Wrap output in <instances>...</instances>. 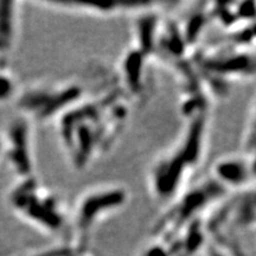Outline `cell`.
Returning a JSON list of instances; mask_svg holds the SVG:
<instances>
[{
    "label": "cell",
    "instance_id": "cell-1",
    "mask_svg": "<svg viewBox=\"0 0 256 256\" xmlns=\"http://www.w3.org/2000/svg\"><path fill=\"white\" fill-rule=\"evenodd\" d=\"M124 95L122 88L110 89L96 98H84L58 118L60 140L74 168H87L122 132L128 119Z\"/></svg>",
    "mask_w": 256,
    "mask_h": 256
},
{
    "label": "cell",
    "instance_id": "cell-2",
    "mask_svg": "<svg viewBox=\"0 0 256 256\" xmlns=\"http://www.w3.org/2000/svg\"><path fill=\"white\" fill-rule=\"evenodd\" d=\"M208 113L188 119L179 142L153 165L151 186L159 200H168L178 196L185 178L197 168L204 151Z\"/></svg>",
    "mask_w": 256,
    "mask_h": 256
},
{
    "label": "cell",
    "instance_id": "cell-3",
    "mask_svg": "<svg viewBox=\"0 0 256 256\" xmlns=\"http://www.w3.org/2000/svg\"><path fill=\"white\" fill-rule=\"evenodd\" d=\"M228 190L211 176L179 194L178 200L174 202L156 224L154 234L160 236L158 241H174L192 222L202 220V216L223 200Z\"/></svg>",
    "mask_w": 256,
    "mask_h": 256
},
{
    "label": "cell",
    "instance_id": "cell-4",
    "mask_svg": "<svg viewBox=\"0 0 256 256\" xmlns=\"http://www.w3.org/2000/svg\"><path fill=\"white\" fill-rule=\"evenodd\" d=\"M10 202L22 217L49 232H60L66 226V215L56 194L42 188L32 177L25 178L12 190Z\"/></svg>",
    "mask_w": 256,
    "mask_h": 256
},
{
    "label": "cell",
    "instance_id": "cell-5",
    "mask_svg": "<svg viewBox=\"0 0 256 256\" xmlns=\"http://www.w3.org/2000/svg\"><path fill=\"white\" fill-rule=\"evenodd\" d=\"M86 89L81 83L66 82L56 86H37L20 95L18 107L34 120L48 121L84 100Z\"/></svg>",
    "mask_w": 256,
    "mask_h": 256
},
{
    "label": "cell",
    "instance_id": "cell-6",
    "mask_svg": "<svg viewBox=\"0 0 256 256\" xmlns=\"http://www.w3.org/2000/svg\"><path fill=\"white\" fill-rule=\"evenodd\" d=\"M128 202V192L119 185H104L89 190L80 197L72 212L75 229L86 236L104 217L120 210Z\"/></svg>",
    "mask_w": 256,
    "mask_h": 256
},
{
    "label": "cell",
    "instance_id": "cell-7",
    "mask_svg": "<svg viewBox=\"0 0 256 256\" xmlns=\"http://www.w3.org/2000/svg\"><path fill=\"white\" fill-rule=\"evenodd\" d=\"M6 158L12 168L22 178L32 177L34 158L31 150V130L28 118H14L6 130Z\"/></svg>",
    "mask_w": 256,
    "mask_h": 256
},
{
    "label": "cell",
    "instance_id": "cell-8",
    "mask_svg": "<svg viewBox=\"0 0 256 256\" xmlns=\"http://www.w3.org/2000/svg\"><path fill=\"white\" fill-rule=\"evenodd\" d=\"M211 177L226 188H254L255 162L254 156H226L214 164Z\"/></svg>",
    "mask_w": 256,
    "mask_h": 256
},
{
    "label": "cell",
    "instance_id": "cell-9",
    "mask_svg": "<svg viewBox=\"0 0 256 256\" xmlns=\"http://www.w3.org/2000/svg\"><path fill=\"white\" fill-rule=\"evenodd\" d=\"M148 57L133 46L126 52L121 63L124 88L134 96H142L145 89L146 63Z\"/></svg>",
    "mask_w": 256,
    "mask_h": 256
},
{
    "label": "cell",
    "instance_id": "cell-10",
    "mask_svg": "<svg viewBox=\"0 0 256 256\" xmlns=\"http://www.w3.org/2000/svg\"><path fill=\"white\" fill-rule=\"evenodd\" d=\"M152 8V6H151ZM148 8L144 10L138 18L136 24V48L144 55L151 57L156 54V38H158V32L160 28L159 16L154 11H148Z\"/></svg>",
    "mask_w": 256,
    "mask_h": 256
},
{
    "label": "cell",
    "instance_id": "cell-11",
    "mask_svg": "<svg viewBox=\"0 0 256 256\" xmlns=\"http://www.w3.org/2000/svg\"><path fill=\"white\" fill-rule=\"evenodd\" d=\"M209 22L210 16L209 12H208L206 2H203V4H200V8L192 11V14L185 20L183 28L179 26L188 49L191 46H196L200 42L202 34L206 28Z\"/></svg>",
    "mask_w": 256,
    "mask_h": 256
},
{
    "label": "cell",
    "instance_id": "cell-12",
    "mask_svg": "<svg viewBox=\"0 0 256 256\" xmlns=\"http://www.w3.org/2000/svg\"><path fill=\"white\" fill-rule=\"evenodd\" d=\"M16 2L0 0V49L11 46L14 34Z\"/></svg>",
    "mask_w": 256,
    "mask_h": 256
},
{
    "label": "cell",
    "instance_id": "cell-13",
    "mask_svg": "<svg viewBox=\"0 0 256 256\" xmlns=\"http://www.w3.org/2000/svg\"><path fill=\"white\" fill-rule=\"evenodd\" d=\"M14 92V82L8 74L0 70V102L8 101Z\"/></svg>",
    "mask_w": 256,
    "mask_h": 256
},
{
    "label": "cell",
    "instance_id": "cell-14",
    "mask_svg": "<svg viewBox=\"0 0 256 256\" xmlns=\"http://www.w3.org/2000/svg\"><path fill=\"white\" fill-rule=\"evenodd\" d=\"M206 255L208 256H226V252L220 250L218 246L214 244V243L206 246Z\"/></svg>",
    "mask_w": 256,
    "mask_h": 256
},
{
    "label": "cell",
    "instance_id": "cell-15",
    "mask_svg": "<svg viewBox=\"0 0 256 256\" xmlns=\"http://www.w3.org/2000/svg\"><path fill=\"white\" fill-rule=\"evenodd\" d=\"M174 256H190V255L185 254L184 252H178V254H177V255H174Z\"/></svg>",
    "mask_w": 256,
    "mask_h": 256
}]
</instances>
